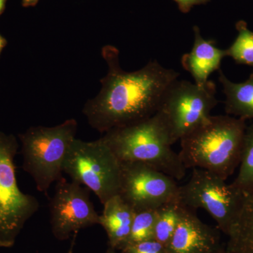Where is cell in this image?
<instances>
[{
    "instance_id": "cell-1",
    "label": "cell",
    "mask_w": 253,
    "mask_h": 253,
    "mask_svg": "<svg viewBox=\"0 0 253 253\" xmlns=\"http://www.w3.org/2000/svg\"><path fill=\"white\" fill-rule=\"evenodd\" d=\"M101 54L108 72L101 80L99 94L84 105L83 114L91 127L99 132L134 124L157 112L165 91L180 76L157 61L126 72L120 64L119 50L104 46Z\"/></svg>"
},
{
    "instance_id": "cell-23",
    "label": "cell",
    "mask_w": 253,
    "mask_h": 253,
    "mask_svg": "<svg viewBox=\"0 0 253 253\" xmlns=\"http://www.w3.org/2000/svg\"><path fill=\"white\" fill-rule=\"evenodd\" d=\"M7 44V42H6V40L5 39L4 37H2L0 35V55H1V52H2L3 49H4L5 46Z\"/></svg>"
},
{
    "instance_id": "cell-8",
    "label": "cell",
    "mask_w": 253,
    "mask_h": 253,
    "mask_svg": "<svg viewBox=\"0 0 253 253\" xmlns=\"http://www.w3.org/2000/svg\"><path fill=\"white\" fill-rule=\"evenodd\" d=\"M179 199L192 211H207L227 236L241 207L243 192L217 174L194 168L188 182L179 186Z\"/></svg>"
},
{
    "instance_id": "cell-22",
    "label": "cell",
    "mask_w": 253,
    "mask_h": 253,
    "mask_svg": "<svg viewBox=\"0 0 253 253\" xmlns=\"http://www.w3.org/2000/svg\"><path fill=\"white\" fill-rule=\"evenodd\" d=\"M40 0H22V5L24 7L35 6Z\"/></svg>"
},
{
    "instance_id": "cell-6",
    "label": "cell",
    "mask_w": 253,
    "mask_h": 253,
    "mask_svg": "<svg viewBox=\"0 0 253 253\" xmlns=\"http://www.w3.org/2000/svg\"><path fill=\"white\" fill-rule=\"evenodd\" d=\"M216 89L215 83L210 80L199 85L177 79L168 86L156 113L167 126L172 144L209 120L219 103Z\"/></svg>"
},
{
    "instance_id": "cell-5",
    "label": "cell",
    "mask_w": 253,
    "mask_h": 253,
    "mask_svg": "<svg viewBox=\"0 0 253 253\" xmlns=\"http://www.w3.org/2000/svg\"><path fill=\"white\" fill-rule=\"evenodd\" d=\"M63 171L93 191L103 205L119 194L121 163L101 137L91 141L75 139Z\"/></svg>"
},
{
    "instance_id": "cell-16",
    "label": "cell",
    "mask_w": 253,
    "mask_h": 253,
    "mask_svg": "<svg viewBox=\"0 0 253 253\" xmlns=\"http://www.w3.org/2000/svg\"><path fill=\"white\" fill-rule=\"evenodd\" d=\"M186 206L179 200L169 201L156 209L154 239L167 246L180 222Z\"/></svg>"
},
{
    "instance_id": "cell-14",
    "label": "cell",
    "mask_w": 253,
    "mask_h": 253,
    "mask_svg": "<svg viewBox=\"0 0 253 253\" xmlns=\"http://www.w3.org/2000/svg\"><path fill=\"white\" fill-rule=\"evenodd\" d=\"M227 253H253V187L243 192L242 202L227 234Z\"/></svg>"
},
{
    "instance_id": "cell-4",
    "label": "cell",
    "mask_w": 253,
    "mask_h": 253,
    "mask_svg": "<svg viewBox=\"0 0 253 253\" xmlns=\"http://www.w3.org/2000/svg\"><path fill=\"white\" fill-rule=\"evenodd\" d=\"M78 126L77 121L71 118L56 126H31L18 135L23 169L41 192L46 194L62 177L65 160L76 139Z\"/></svg>"
},
{
    "instance_id": "cell-21",
    "label": "cell",
    "mask_w": 253,
    "mask_h": 253,
    "mask_svg": "<svg viewBox=\"0 0 253 253\" xmlns=\"http://www.w3.org/2000/svg\"><path fill=\"white\" fill-rule=\"evenodd\" d=\"M181 12L186 14L196 5L207 4L211 0H174Z\"/></svg>"
},
{
    "instance_id": "cell-2",
    "label": "cell",
    "mask_w": 253,
    "mask_h": 253,
    "mask_svg": "<svg viewBox=\"0 0 253 253\" xmlns=\"http://www.w3.org/2000/svg\"><path fill=\"white\" fill-rule=\"evenodd\" d=\"M246 121L211 116L202 126L181 138L179 154L186 169H205L226 179L239 167Z\"/></svg>"
},
{
    "instance_id": "cell-9",
    "label": "cell",
    "mask_w": 253,
    "mask_h": 253,
    "mask_svg": "<svg viewBox=\"0 0 253 253\" xmlns=\"http://www.w3.org/2000/svg\"><path fill=\"white\" fill-rule=\"evenodd\" d=\"M179 188L174 178L149 165L121 163L119 195L134 211L156 210L179 200Z\"/></svg>"
},
{
    "instance_id": "cell-10",
    "label": "cell",
    "mask_w": 253,
    "mask_h": 253,
    "mask_svg": "<svg viewBox=\"0 0 253 253\" xmlns=\"http://www.w3.org/2000/svg\"><path fill=\"white\" fill-rule=\"evenodd\" d=\"M50 224L56 239L64 241L73 233L99 224L100 214L89 197V189L61 177L49 201Z\"/></svg>"
},
{
    "instance_id": "cell-20",
    "label": "cell",
    "mask_w": 253,
    "mask_h": 253,
    "mask_svg": "<svg viewBox=\"0 0 253 253\" xmlns=\"http://www.w3.org/2000/svg\"><path fill=\"white\" fill-rule=\"evenodd\" d=\"M121 253H167L166 246L155 239L129 245Z\"/></svg>"
},
{
    "instance_id": "cell-12",
    "label": "cell",
    "mask_w": 253,
    "mask_h": 253,
    "mask_svg": "<svg viewBox=\"0 0 253 253\" xmlns=\"http://www.w3.org/2000/svg\"><path fill=\"white\" fill-rule=\"evenodd\" d=\"M194 43L189 53L183 55L181 65L194 78L195 83L204 85L214 71L220 69L221 61L226 57V49L215 46L213 41H206L198 26H194Z\"/></svg>"
},
{
    "instance_id": "cell-27",
    "label": "cell",
    "mask_w": 253,
    "mask_h": 253,
    "mask_svg": "<svg viewBox=\"0 0 253 253\" xmlns=\"http://www.w3.org/2000/svg\"><path fill=\"white\" fill-rule=\"evenodd\" d=\"M68 253H73V247H71V249H70V251H68Z\"/></svg>"
},
{
    "instance_id": "cell-24",
    "label": "cell",
    "mask_w": 253,
    "mask_h": 253,
    "mask_svg": "<svg viewBox=\"0 0 253 253\" xmlns=\"http://www.w3.org/2000/svg\"><path fill=\"white\" fill-rule=\"evenodd\" d=\"M226 253L225 246H223L222 245L219 246L217 249H216L215 251H213L212 253Z\"/></svg>"
},
{
    "instance_id": "cell-17",
    "label": "cell",
    "mask_w": 253,
    "mask_h": 253,
    "mask_svg": "<svg viewBox=\"0 0 253 253\" xmlns=\"http://www.w3.org/2000/svg\"><path fill=\"white\" fill-rule=\"evenodd\" d=\"M239 170L231 184L244 192L253 187V124L246 126L243 140Z\"/></svg>"
},
{
    "instance_id": "cell-13",
    "label": "cell",
    "mask_w": 253,
    "mask_h": 253,
    "mask_svg": "<svg viewBox=\"0 0 253 253\" xmlns=\"http://www.w3.org/2000/svg\"><path fill=\"white\" fill-rule=\"evenodd\" d=\"M134 211L119 194L108 200L100 214L99 224L109 238L110 247L121 251L126 247L130 234Z\"/></svg>"
},
{
    "instance_id": "cell-26",
    "label": "cell",
    "mask_w": 253,
    "mask_h": 253,
    "mask_svg": "<svg viewBox=\"0 0 253 253\" xmlns=\"http://www.w3.org/2000/svg\"><path fill=\"white\" fill-rule=\"evenodd\" d=\"M106 253H117V252H116V250H115L109 246V249H108Z\"/></svg>"
},
{
    "instance_id": "cell-18",
    "label": "cell",
    "mask_w": 253,
    "mask_h": 253,
    "mask_svg": "<svg viewBox=\"0 0 253 253\" xmlns=\"http://www.w3.org/2000/svg\"><path fill=\"white\" fill-rule=\"evenodd\" d=\"M236 28L238 36L230 47L226 49V56L238 64L248 65L253 68V32L244 21H238Z\"/></svg>"
},
{
    "instance_id": "cell-7",
    "label": "cell",
    "mask_w": 253,
    "mask_h": 253,
    "mask_svg": "<svg viewBox=\"0 0 253 253\" xmlns=\"http://www.w3.org/2000/svg\"><path fill=\"white\" fill-rule=\"evenodd\" d=\"M18 142L13 134L0 131V247L11 248L26 221L40 208L35 196L18 187L14 158Z\"/></svg>"
},
{
    "instance_id": "cell-19",
    "label": "cell",
    "mask_w": 253,
    "mask_h": 253,
    "mask_svg": "<svg viewBox=\"0 0 253 253\" xmlns=\"http://www.w3.org/2000/svg\"><path fill=\"white\" fill-rule=\"evenodd\" d=\"M156 210L134 211L126 246L154 239Z\"/></svg>"
},
{
    "instance_id": "cell-11",
    "label": "cell",
    "mask_w": 253,
    "mask_h": 253,
    "mask_svg": "<svg viewBox=\"0 0 253 253\" xmlns=\"http://www.w3.org/2000/svg\"><path fill=\"white\" fill-rule=\"evenodd\" d=\"M220 246L217 230L205 224L192 210L186 207L166 250L167 253H211Z\"/></svg>"
},
{
    "instance_id": "cell-3",
    "label": "cell",
    "mask_w": 253,
    "mask_h": 253,
    "mask_svg": "<svg viewBox=\"0 0 253 253\" xmlns=\"http://www.w3.org/2000/svg\"><path fill=\"white\" fill-rule=\"evenodd\" d=\"M104 134L101 138L121 163H144L175 180L185 176L186 169L173 151L169 131L158 113Z\"/></svg>"
},
{
    "instance_id": "cell-25",
    "label": "cell",
    "mask_w": 253,
    "mask_h": 253,
    "mask_svg": "<svg viewBox=\"0 0 253 253\" xmlns=\"http://www.w3.org/2000/svg\"><path fill=\"white\" fill-rule=\"evenodd\" d=\"M5 3H6V0H0V15L4 11L5 7Z\"/></svg>"
},
{
    "instance_id": "cell-15",
    "label": "cell",
    "mask_w": 253,
    "mask_h": 253,
    "mask_svg": "<svg viewBox=\"0 0 253 253\" xmlns=\"http://www.w3.org/2000/svg\"><path fill=\"white\" fill-rule=\"evenodd\" d=\"M219 81L226 96L225 111L229 116L246 120L253 119V73L244 83H236L219 70Z\"/></svg>"
}]
</instances>
